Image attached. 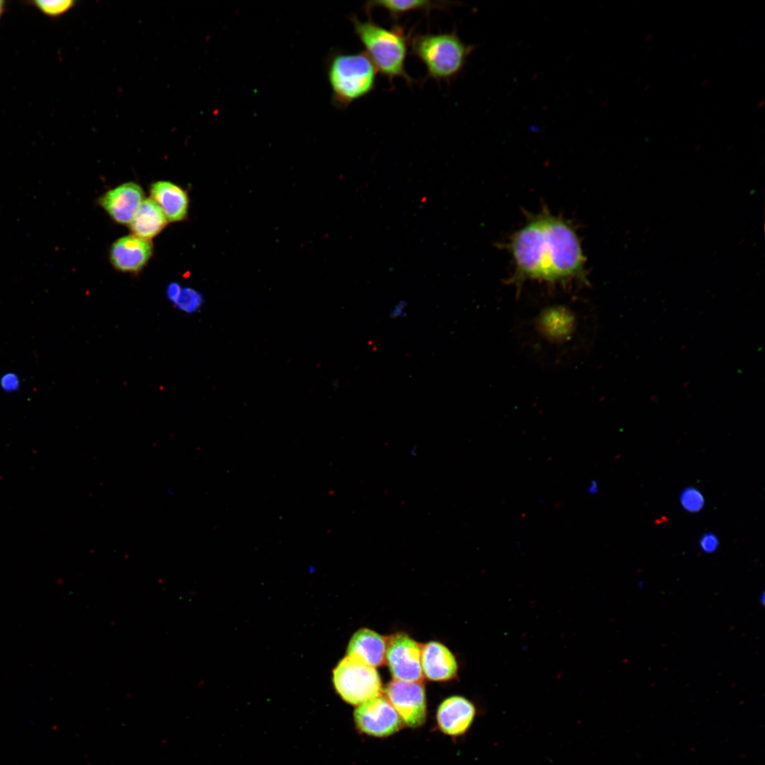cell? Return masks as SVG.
Listing matches in <instances>:
<instances>
[{"mask_svg": "<svg viewBox=\"0 0 765 765\" xmlns=\"http://www.w3.org/2000/svg\"><path fill=\"white\" fill-rule=\"evenodd\" d=\"M378 70L365 52L339 54L329 67V81L334 101L346 106L375 87Z\"/></svg>", "mask_w": 765, "mask_h": 765, "instance_id": "5b68a950", "label": "cell"}, {"mask_svg": "<svg viewBox=\"0 0 765 765\" xmlns=\"http://www.w3.org/2000/svg\"><path fill=\"white\" fill-rule=\"evenodd\" d=\"M144 193L135 183L128 182L106 192L101 205L117 222L130 224L143 201Z\"/></svg>", "mask_w": 765, "mask_h": 765, "instance_id": "30bf717a", "label": "cell"}, {"mask_svg": "<svg viewBox=\"0 0 765 765\" xmlns=\"http://www.w3.org/2000/svg\"><path fill=\"white\" fill-rule=\"evenodd\" d=\"M6 7V2L3 0H0V18L2 16Z\"/></svg>", "mask_w": 765, "mask_h": 765, "instance_id": "484cf974", "label": "cell"}, {"mask_svg": "<svg viewBox=\"0 0 765 765\" xmlns=\"http://www.w3.org/2000/svg\"><path fill=\"white\" fill-rule=\"evenodd\" d=\"M0 385L5 391L13 392L18 389L20 380L16 374L6 373L1 378Z\"/></svg>", "mask_w": 765, "mask_h": 765, "instance_id": "7402d4cb", "label": "cell"}, {"mask_svg": "<svg viewBox=\"0 0 765 765\" xmlns=\"http://www.w3.org/2000/svg\"><path fill=\"white\" fill-rule=\"evenodd\" d=\"M699 546L701 550L706 554H712L715 552L720 546V541L718 536L711 532H707L703 533L699 539Z\"/></svg>", "mask_w": 765, "mask_h": 765, "instance_id": "44dd1931", "label": "cell"}, {"mask_svg": "<svg viewBox=\"0 0 765 765\" xmlns=\"http://www.w3.org/2000/svg\"><path fill=\"white\" fill-rule=\"evenodd\" d=\"M421 667L425 676L433 681L449 680L455 676L458 669L454 656L437 642L421 646Z\"/></svg>", "mask_w": 765, "mask_h": 765, "instance_id": "5bb4252c", "label": "cell"}, {"mask_svg": "<svg viewBox=\"0 0 765 765\" xmlns=\"http://www.w3.org/2000/svg\"><path fill=\"white\" fill-rule=\"evenodd\" d=\"M149 240L135 235L117 239L112 245L110 258L113 266L120 271L137 273L147 264L152 254Z\"/></svg>", "mask_w": 765, "mask_h": 765, "instance_id": "8fae6325", "label": "cell"}, {"mask_svg": "<svg viewBox=\"0 0 765 765\" xmlns=\"http://www.w3.org/2000/svg\"><path fill=\"white\" fill-rule=\"evenodd\" d=\"M412 54L425 66L429 77L448 81L463 69L475 48L465 44L455 31L426 33L410 39Z\"/></svg>", "mask_w": 765, "mask_h": 765, "instance_id": "277c9868", "label": "cell"}, {"mask_svg": "<svg viewBox=\"0 0 765 765\" xmlns=\"http://www.w3.org/2000/svg\"><path fill=\"white\" fill-rule=\"evenodd\" d=\"M385 660L394 679L422 681L421 646L408 635L397 633L387 638Z\"/></svg>", "mask_w": 765, "mask_h": 765, "instance_id": "52a82bcc", "label": "cell"}, {"mask_svg": "<svg viewBox=\"0 0 765 765\" xmlns=\"http://www.w3.org/2000/svg\"><path fill=\"white\" fill-rule=\"evenodd\" d=\"M167 221L158 205L152 198H146L142 202L130 227L134 235L149 240L164 228Z\"/></svg>", "mask_w": 765, "mask_h": 765, "instance_id": "2e32d148", "label": "cell"}, {"mask_svg": "<svg viewBox=\"0 0 765 765\" xmlns=\"http://www.w3.org/2000/svg\"><path fill=\"white\" fill-rule=\"evenodd\" d=\"M333 682L340 696L355 706L380 696L382 691L375 668L348 655L334 669Z\"/></svg>", "mask_w": 765, "mask_h": 765, "instance_id": "8992f818", "label": "cell"}, {"mask_svg": "<svg viewBox=\"0 0 765 765\" xmlns=\"http://www.w3.org/2000/svg\"><path fill=\"white\" fill-rule=\"evenodd\" d=\"M386 698L402 722L410 727L422 725L426 718L424 687L421 682L393 679L386 686Z\"/></svg>", "mask_w": 765, "mask_h": 765, "instance_id": "ba28073f", "label": "cell"}, {"mask_svg": "<svg viewBox=\"0 0 765 765\" xmlns=\"http://www.w3.org/2000/svg\"><path fill=\"white\" fill-rule=\"evenodd\" d=\"M549 249L550 283L584 282L585 262L579 238L572 224L544 209L540 213Z\"/></svg>", "mask_w": 765, "mask_h": 765, "instance_id": "7a4b0ae2", "label": "cell"}, {"mask_svg": "<svg viewBox=\"0 0 765 765\" xmlns=\"http://www.w3.org/2000/svg\"><path fill=\"white\" fill-rule=\"evenodd\" d=\"M759 601L761 605H764V603H765V593L764 591H762L759 594Z\"/></svg>", "mask_w": 765, "mask_h": 765, "instance_id": "4316f807", "label": "cell"}, {"mask_svg": "<svg viewBox=\"0 0 765 765\" xmlns=\"http://www.w3.org/2000/svg\"><path fill=\"white\" fill-rule=\"evenodd\" d=\"M407 302L404 300H401L397 303V305L391 310V317H402L405 316V307Z\"/></svg>", "mask_w": 765, "mask_h": 765, "instance_id": "cb8c5ba5", "label": "cell"}, {"mask_svg": "<svg viewBox=\"0 0 765 765\" xmlns=\"http://www.w3.org/2000/svg\"><path fill=\"white\" fill-rule=\"evenodd\" d=\"M351 21L355 33L377 70L390 81L401 77L412 84L414 80L405 70L410 38L404 29L397 26L387 28L370 19L361 21L353 17Z\"/></svg>", "mask_w": 765, "mask_h": 765, "instance_id": "6da1fadb", "label": "cell"}, {"mask_svg": "<svg viewBox=\"0 0 765 765\" xmlns=\"http://www.w3.org/2000/svg\"><path fill=\"white\" fill-rule=\"evenodd\" d=\"M587 489H588V493L590 494H596L598 492V490H599L597 482L595 480L591 481L589 486H588V487H587Z\"/></svg>", "mask_w": 765, "mask_h": 765, "instance_id": "d4e9b609", "label": "cell"}, {"mask_svg": "<svg viewBox=\"0 0 765 765\" xmlns=\"http://www.w3.org/2000/svg\"><path fill=\"white\" fill-rule=\"evenodd\" d=\"M448 2L429 1V0H376L367 2L365 7L366 11H369L375 7L385 9L390 17L395 19L414 11H429L434 8H443L447 6Z\"/></svg>", "mask_w": 765, "mask_h": 765, "instance_id": "e0dca14e", "label": "cell"}, {"mask_svg": "<svg viewBox=\"0 0 765 765\" xmlns=\"http://www.w3.org/2000/svg\"><path fill=\"white\" fill-rule=\"evenodd\" d=\"M203 298L202 295L192 288L181 290L176 305L183 311L186 312H196L203 305Z\"/></svg>", "mask_w": 765, "mask_h": 765, "instance_id": "ffe728a7", "label": "cell"}, {"mask_svg": "<svg viewBox=\"0 0 765 765\" xmlns=\"http://www.w3.org/2000/svg\"><path fill=\"white\" fill-rule=\"evenodd\" d=\"M514 264L509 283L521 285L535 280L549 283L548 247L540 215L531 216L508 244Z\"/></svg>", "mask_w": 765, "mask_h": 765, "instance_id": "3957f363", "label": "cell"}, {"mask_svg": "<svg viewBox=\"0 0 765 765\" xmlns=\"http://www.w3.org/2000/svg\"><path fill=\"white\" fill-rule=\"evenodd\" d=\"M32 4L45 16L57 17L71 9L74 5V1L72 0H36L33 1Z\"/></svg>", "mask_w": 765, "mask_h": 765, "instance_id": "ac0fdd59", "label": "cell"}, {"mask_svg": "<svg viewBox=\"0 0 765 765\" xmlns=\"http://www.w3.org/2000/svg\"><path fill=\"white\" fill-rule=\"evenodd\" d=\"M358 729L373 737H387L404 725L397 712L386 698L378 696L359 705L354 711Z\"/></svg>", "mask_w": 765, "mask_h": 765, "instance_id": "9c48e42d", "label": "cell"}, {"mask_svg": "<svg viewBox=\"0 0 765 765\" xmlns=\"http://www.w3.org/2000/svg\"><path fill=\"white\" fill-rule=\"evenodd\" d=\"M181 288L177 283H171L167 288V295L170 300L176 302L181 294Z\"/></svg>", "mask_w": 765, "mask_h": 765, "instance_id": "603a6c76", "label": "cell"}, {"mask_svg": "<svg viewBox=\"0 0 765 765\" xmlns=\"http://www.w3.org/2000/svg\"><path fill=\"white\" fill-rule=\"evenodd\" d=\"M387 638L367 628L360 629L352 636L347 655L373 667L385 662Z\"/></svg>", "mask_w": 765, "mask_h": 765, "instance_id": "4fadbf2b", "label": "cell"}, {"mask_svg": "<svg viewBox=\"0 0 765 765\" xmlns=\"http://www.w3.org/2000/svg\"><path fill=\"white\" fill-rule=\"evenodd\" d=\"M475 716V707L462 696H451L438 706L436 721L443 733L458 737L470 728Z\"/></svg>", "mask_w": 765, "mask_h": 765, "instance_id": "7c38bea8", "label": "cell"}, {"mask_svg": "<svg viewBox=\"0 0 765 765\" xmlns=\"http://www.w3.org/2000/svg\"><path fill=\"white\" fill-rule=\"evenodd\" d=\"M150 195L167 220L177 222L186 217L188 198L179 186L169 181H157L151 186Z\"/></svg>", "mask_w": 765, "mask_h": 765, "instance_id": "9a60e30c", "label": "cell"}, {"mask_svg": "<svg viewBox=\"0 0 765 765\" xmlns=\"http://www.w3.org/2000/svg\"><path fill=\"white\" fill-rule=\"evenodd\" d=\"M680 503L686 511L696 513L703 508L705 499L701 491L696 487H689L681 491Z\"/></svg>", "mask_w": 765, "mask_h": 765, "instance_id": "d6986e66", "label": "cell"}, {"mask_svg": "<svg viewBox=\"0 0 765 765\" xmlns=\"http://www.w3.org/2000/svg\"><path fill=\"white\" fill-rule=\"evenodd\" d=\"M638 586H639V589H643V588H644V585H645V582H644V581H642V580H640V582H639L638 583Z\"/></svg>", "mask_w": 765, "mask_h": 765, "instance_id": "83f0119b", "label": "cell"}]
</instances>
